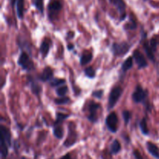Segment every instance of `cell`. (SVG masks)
<instances>
[{
	"mask_svg": "<svg viewBox=\"0 0 159 159\" xmlns=\"http://www.w3.org/2000/svg\"><path fill=\"white\" fill-rule=\"evenodd\" d=\"M143 48H144V51H145L146 54H147L148 57L152 61V62H155V51L152 50V47L150 46V43H149V41H147L145 40V38H144V42H143Z\"/></svg>",
	"mask_w": 159,
	"mask_h": 159,
	"instance_id": "12",
	"label": "cell"
},
{
	"mask_svg": "<svg viewBox=\"0 0 159 159\" xmlns=\"http://www.w3.org/2000/svg\"><path fill=\"white\" fill-rule=\"evenodd\" d=\"M0 137H1V139H3L6 143L8 144V145L10 147L11 146V134L10 131L9 130V129L7 127H4L3 125L1 126L0 127Z\"/></svg>",
	"mask_w": 159,
	"mask_h": 159,
	"instance_id": "11",
	"label": "cell"
},
{
	"mask_svg": "<svg viewBox=\"0 0 159 159\" xmlns=\"http://www.w3.org/2000/svg\"><path fill=\"white\" fill-rule=\"evenodd\" d=\"M131 45L127 42H121V43H113L111 47V51L113 55L117 57H122L129 52Z\"/></svg>",
	"mask_w": 159,
	"mask_h": 159,
	"instance_id": "2",
	"label": "cell"
},
{
	"mask_svg": "<svg viewBox=\"0 0 159 159\" xmlns=\"http://www.w3.org/2000/svg\"><path fill=\"white\" fill-rule=\"evenodd\" d=\"M29 82L30 83V89H31V91L33 92L34 94H35L36 96H39L40 93V91H41V87L35 82L34 81L32 80V79H29Z\"/></svg>",
	"mask_w": 159,
	"mask_h": 159,
	"instance_id": "20",
	"label": "cell"
},
{
	"mask_svg": "<svg viewBox=\"0 0 159 159\" xmlns=\"http://www.w3.org/2000/svg\"><path fill=\"white\" fill-rule=\"evenodd\" d=\"M149 43H150V46L152 47V50L155 52L157 49V47H158V38L155 37H153V38H152L150 40H149Z\"/></svg>",
	"mask_w": 159,
	"mask_h": 159,
	"instance_id": "30",
	"label": "cell"
},
{
	"mask_svg": "<svg viewBox=\"0 0 159 159\" xmlns=\"http://www.w3.org/2000/svg\"><path fill=\"white\" fill-rule=\"evenodd\" d=\"M88 112L89 114L87 116V118H88L89 120L92 123H96L97 122L98 120V116H97V112L98 110L100 108V104L98 103V102H93V101H91V102H89L88 104Z\"/></svg>",
	"mask_w": 159,
	"mask_h": 159,
	"instance_id": "6",
	"label": "cell"
},
{
	"mask_svg": "<svg viewBox=\"0 0 159 159\" xmlns=\"http://www.w3.org/2000/svg\"><path fill=\"white\" fill-rule=\"evenodd\" d=\"M16 14L17 17L22 20L23 17V10H24V0H16Z\"/></svg>",
	"mask_w": 159,
	"mask_h": 159,
	"instance_id": "16",
	"label": "cell"
},
{
	"mask_svg": "<svg viewBox=\"0 0 159 159\" xmlns=\"http://www.w3.org/2000/svg\"><path fill=\"white\" fill-rule=\"evenodd\" d=\"M146 146H147V149L149 153L154 157V158L159 159V148H158V146L156 144H155L154 143L150 142H147L146 144Z\"/></svg>",
	"mask_w": 159,
	"mask_h": 159,
	"instance_id": "13",
	"label": "cell"
},
{
	"mask_svg": "<svg viewBox=\"0 0 159 159\" xmlns=\"http://www.w3.org/2000/svg\"><path fill=\"white\" fill-rule=\"evenodd\" d=\"M123 94V89L120 86H115L110 91V95H109L108 99V109L109 110H112L118 100L120 99V96Z\"/></svg>",
	"mask_w": 159,
	"mask_h": 159,
	"instance_id": "4",
	"label": "cell"
},
{
	"mask_svg": "<svg viewBox=\"0 0 159 159\" xmlns=\"http://www.w3.org/2000/svg\"><path fill=\"white\" fill-rule=\"evenodd\" d=\"M34 5L36 9L41 14L43 12V0H34Z\"/></svg>",
	"mask_w": 159,
	"mask_h": 159,
	"instance_id": "27",
	"label": "cell"
},
{
	"mask_svg": "<svg viewBox=\"0 0 159 159\" xmlns=\"http://www.w3.org/2000/svg\"><path fill=\"white\" fill-rule=\"evenodd\" d=\"M84 72H85V75L89 79H93L96 76V71H95L94 68L93 67H87V68H85L84 70Z\"/></svg>",
	"mask_w": 159,
	"mask_h": 159,
	"instance_id": "25",
	"label": "cell"
},
{
	"mask_svg": "<svg viewBox=\"0 0 159 159\" xmlns=\"http://www.w3.org/2000/svg\"><path fill=\"white\" fill-rule=\"evenodd\" d=\"M122 115L124 123H125L126 125H127L129 124V121H130V118H131V114H130V111H128V110H124L122 112Z\"/></svg>",
	"mask_w": 159,
	"mask_h": 159,
	"instance_id": "28",
	"label": "cell"
},
{
	"mask_svg": "<svg viewBox=\"0 0 159 159\" xmlns=\"http://www.w3.org/2000/svg\"><path fill=\"white\" fill-rule=\"evenodd\" d=\"M62 3L60 0H51L48 3V10L49 20H53L57 13L61 10Z\"/></svg>",
	"mask_w": 159,
	"mask_h": 159,
	"instance_id": "5",
	"label": "cell"
},
{
	"mask_svg": "<svg viewBox=\"0 0 159 159\" xmlns=\"http://www.w3.org/2000/svg\"><path fill=\"white\" fill-rule=\"evenodd\" d=\"M124 28L126 30H135L137 28V23L133 19H130V22L127 23V24L124 26Z\"/></svg>",
	"mask_w": 159,
	"mask_h": 159,
	"instance_id": "29",
	"label": "cell"
},
{
	"mask_svg": "<svg viewBox=\"0 0 159 159\" xmlns=\"http://www.w3.org/2000/svg\"><path fill=\"white\" fill-rule=\"evenodd\" d=\"M121 150V144L118 140H114L110 147V152L112 155H116Z\"/></svg>",
	"mask_w": 159,
	"mask_h": 159,
	"instance_id": "19",
	"label": "cell"
},
{
	"mask_svg": "<svg viewBox=\"0 0 159 159\" xmlns=\"http://www.w3.org/2000/svg\"><path fill=\"white\" fill-rule=\"evenodd\" d=\"M68 88L66 85H61L60 87L56 89V94L59 96V97H62V96H65V95L68 93Z\"/></svg>",
	"mask_w": 159,
	"mask_h": 159,
	"instance_id": "23",
	"label": "cell"
},
{
	"mask_svg": "<svg viewBox=\"0 0 159 159\" xmlns=\"http://www.w3.org/2000/svg\"><path fill=\"white\" fill-rule=\"evenodd\" d=\"M50 51V43L49 41H48L47 39L43 40L42 41L41 44H40V51L43 57H46L48 56V53H49Z\"/></svg>",
	"mask_w": 159,
	"mask_h": 159,
	"instance_id": "15",
	"label": "cell"
},
{
	"mask_svg": "<svg viewBox=\"0 0 159 159\" xmlns=\"http://www.w3.org/2000/svg\"><path fill=\"white\" fill-rule=\"evenodd\" d=\"M93 96L95 98H97V99H101L103 96V90H96L93 93Z\"/></svg>",
	"mask_w": 159,
	"mask_h": 159,
	"instance_id": "31",
	"label": "cell"
},
{
	"mask_svg": "<svg viewBox=\"0 0 159 159\" xmlns=\"http://www.w3.org/2000/svg\"><path fill=\"white\" fill-rule=\"evenodd\" d=\"M133 58L134 59L138 69H142L148 66V62L144 57V54L139 50H134L133 52Z\"/></svg>",
	"mask_w": 159,
	"mask_h": 159,
	"instance_id": "9",
	"label": "cell"
},
{
	"mask_svg": "<svg viewBox=\"0 0 159 159\" xmlns=\"http://www.w3.org/2000/svg\"><path fill=\"white\" fill-rule=\"evenodd\" d=\"M61 159H71V157L70 155V154H66V155H64Z\"/></svg>",
	"mask_w": 159,
	"mask_h": 159,
	"instance_id": "32",
	"label": "cell"
},
{
	"mask_svg": "<svg viewBox=\"0 0 159 159\" xmlns=\"http://www.w3.org/2000/svg\"><path fill=\"white\" fill-rule=\"evenodd\" d=\"M139 125H140V129H141V133H142L144 135H145V136L148 135L149 130H148V127L147 120H146V118H143V119L140 121Z\"/></svg>",
	"mask_w": 159,
	"mask_h": 159,
	"instance_id": "21",
	"label": "cell"
},
{
	"mask_svg": "<svg viewBox=\"0 0 159 159\" xmlns=\"http://www.w3.org/2000/svg\"><path fill=\"white\" fill-rule=\"evenodd\" d=\"M53 133L54 137L57 139H61L64 135L63 127L61 126V124H54V129H53Z\"/></svg>",
	"mask_w": 159,
	"mask_h": 159,
	"instance_id": "17",
	"label": "cell"
},
{
	"mask_svg": "<svg viewBox=\"0 0 159 159\" xmlns=\"http://www.w3.org/2000/svg\"><path fill=\"white\" fill-rule=\"evenodd\" d=\"M70 102L69 97L67 96H62L61 98H57L54 99V102L56 105H66Z\"/></svg>",
	"mask_w": 159,
	"mask_h": 159,
	"instance_id": "24",
	"label": "cell"
},
{
	"mask_svg": "<svg viewBox=\"0 0 159 159\" xmlns=\"http://www.w3.org/2000/svg\"><path fill=\"white\" fill-rule=\"evenodd\" d=\"M69 117L68 114H65L62 113H56V121L55 124H61L65 120Z\"/></svg>",
	"mask_w": 159,
	"mask_h": 159,
	"instance_id": "26",
	"label": "cell"
},
{
	"mask_svg": "<svg viewBox=\"0 0 159 159\" xmlns=\"http://www.w3.org/2000/svg\"><path fill=\"white\" fill-rule=\"evenodd\" d=\"M113 6L116 8L120 14V20L123 21L127 16L126 13V4L124 0H109Z\"/></svg>",
	"mask_w": 159,
	"mask_h": 159,
	"instance_id": "8",
	"label": "cell"
},
{
	"mask_svg": "<svg viewBox=\"0 0 159 159\" xmlns=\"http://www.w3.org/2000/svg\"><path fill=\"white\" fill-rule=\"evenodd\" d=\"M92 59H93V54H92V53L89 52V51L84 52L83 54H82V57H81L80 58V65H82V66H84V65L89 63L92 61Z\"/></svg>",
	"mask_w": 159,
	"mask_h": 159,
	"instance_id": "18",
	"label": "cell"
},
{
	"mask_svg": "<svg viewBox=\"0 0 159 159\" xmlns=\"http://www.w3.org/2000/svg\"><path fill=\"white\" fill-rule=\"evenodd\" d=\"M134 65V58L132 57H129L124 61V63L121 65V71L123 73L127 72V71L133 67Z\"/></svg>",
	"mask_w": 159,
	"mask_h": 159,
	"instance_id": "14",
	"label": "cell"
},
{
	"mask_svg": "<svg viewBox=\"0 0 159 159\" xmlns=\"http://www.w3.org/2000/svg\"><path fill=\"white\" fill-rule=\"evenodd\" d=\"M67 48H68V50L71 51V50L74 48V44H72V43H68V46H67Z\"/></svg>",
	"mask_w": 159,
	"mask_h": 159,
	"instance_id": "33",
	"label": "cell"
},
{
	"mask_svg": "<svg viewBox=\"0 0 159 159\" xmlns=\"http://www.w3.org/2000/svg\"><path fill=\"white\" fill-rule=\"evenodd\" d=\"M148 96V92L140 85L135 87V89L132 94V99L135 103H145Z\"/></svg>",
	"mask_w": 159,
	"mask_h": 159,
	"instance_id": "3",
	"label": "cell"
},
{
	"mask_svg": "<svg viewBox=\"0 0 159 159\" xmlns=\"http://www.w3.org/2000/svg\"><path fill=\"white\" fill-rule=\"evenodd\" d=\"M53 76H54V72L52 68L49 66H47L39 76V80L43 82H48L53 79Z\"/></svg>",
	"mask_w": 159,
	"mask_h": 159,
	"instance_id": "10",
	"label": "cell"
},
{
	"mask_svg": "<svg viewBox=\"0 0 159 159\" xmlns=\"http://www.w3.org/2000/svg\"><path fill=\"white\" fill-rule=\"evenodd\" d=\"M106 125L107 129L112 133H116L117 131V124H118V117L117 115L114 112H111L110 114L107 116L106 119Z\"/></svg>",
	"mask_w": 159,
	"mask_h": 159,
	"instance_id": "7",
	"label": "cell"
},
{
	"mask_svg": "<svg viewBox=\"0 0 159 159\" xmlns=\"http://www.w3.org/2000/svg\"><path fill=\"white\" fill-rule=\"evenodd\" d=\"M18 65L25 71H30L34 69V61L26 51H22L20 54L18 59Z\"/></svg>",
	"mask_w": 159,
	"mask_h": 159,
	"instance_id": "1",
	"label": "cell"
},
{
	"mask_svg": "<svg viewBox=\"0 0 159 159\" xmlns=\"http://www.w3.org/2000/svg\"><path fill=\"white\" fill-rule=\"evenodd\" d=\"M144 1H147V0H144Z\"/></svg>",
	"mask_w": 159,
	"mask_h": 159,
	"instance_id": "35",
	"label": "cell"
},
{
	"mask_svg": "<svg viewBox=\"0 0 159 159\" xmlns=\"http://www.w3.org/2000/svg\"><path fill=\"white\" fill-rule=\"evenodd\" d=\"M9 2H10L11 6H12V7L13 8L14 5H15V3L16 2V0H9Z\"/></svg>",
	"mask_w": 159,
	"mask_h": 159,
	"instance_id": "34",
	"label": "cell"
},
{
	"mask_svg": "<svg viewBox=\"0 0 159 159\" xmlns=\"http://www.w3.org/2000/svg\"><path fill=\"white\" fill-rule=\"evenodd\" d=\"M65 82H66V81H65V79L56 78V79H52L50 81V85L52 87H58L65 84Z\"/></svg>",
	"mask_w": 159,
	"mask_h": 159,
	"instance_id": "22",
	"label": "cell"
}]
</instances>
